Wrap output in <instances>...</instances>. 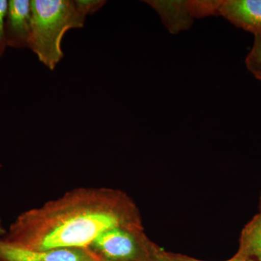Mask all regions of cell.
<instances>
[{
	"mask_svg": "<svg viewBox=\"0 0 261 261\" xmlns=\"http://www.w3.org/2000/svg\"><path fill=\"white\" fill-rule=\"evenodd\" d=\"M170 256L174 261H207L199 260V259L194 258V257L187 256V255H181V254L171 253L168 252ZM225 261H255L253 259L250 258V257L240 256V255H235L234 256L231 257L229 260Z\"/></svg>",
	"mask_w": 261,
	"mask_h": 261,
	"instance_id": "7c38bea8",
	"label": "cell"
},
{
	"mask_svg": "<svg viewBox=\"0 0 261 261\" xmlns=\"http://www.w3.org/2000/svg\"><path fill=\"white\" fill-rule=\"evenodd\" d=\"M6 230L3 227L1 219H0V238H1V237H4L5 233H6Z\"/></svg>",
	"mask_w": 261,
	"mask_h": 261,
	"instance_id": "5bb4252c",
	"label": "cell"
},
{
	"mask_svg": "<svg viewBox=\"0 0 261 261\" xmlns=\"http://www.w3.org/2000/svg\"><path fill=\"white\" fill-rule=\"evenodd\" d=\"M245 64L249 71L261 81V34L255 35L253 45L245 59Z\"/></svg>",
	"mask_w": 261,
	"mask_h": 261,
	"instance_id": "9c48e42d",
	"label": "cell"
},
{
	"mask_svg": "<svg viewBox=\"0 0 261 261\" xmlns=\"http://www.w3.org/2000/svg\"><path fill=\"white\" fill-rule=\"evenodd\" d=\"M259 214H261V194H260V213Z\"/></svg>",
	"mask_w": 261,
	"mask_h": 261,
	"instance_id": "2e32d148",
	"label": "cell"
},
{
	"mask_svg": "<svg viewBox=\"0 0 261 261\" xmlns=\"http://www.w3.org/2000/svg\"><path fill=\"white\" fill-rule=\"evenodd\" d=\"M31 13L28 48L54 70L64 56L61 44L65 33L82 28L86 16L71 0H32Z\"/></svg>",
	"mask_w": 261,
	"mask_h": 261,
	"instance_id": "7a4b0ae2",
	"label": "cell"
},
{
	"mask_svg": "<svg viewBox=\"0 0 261 261\" xmlns=\"http://www.w3.org/2000/svg\"><path fill=\"white\" fill-rule=\"evenodd\" d=\"M31 1L10 0L5 25L7 47L28 48L31 34Z\"/></svg>",
	"mask_w": 261,
	"mask_h": 261,
	"instance_id": "5b68a950",
	"label": "cell"
},
{
	"mask_svg": "<svg viewBox=\"0 0 261 261\" xmlns=\"http://www.w3.org/2000/svg\"><path fill=\"white\" fill-rule=\"evenodd\" d=\"M159 13L170 32L177 33L197 18L194 1H146Z\"/></svg>",
	"mask_w": 261,
	"mask_h": 261,
	"instance_id": "52a82bcc",
	"label": "cell"
},
{
	"mask_svg": "<svg viewBox=\"0 0 261 261\" xmlns=\"http://www.w3.org/2000/svg\"><path fill=\"white\" fill-rule=\"evenodd\" d=\"M237 255L261 261V214H257L243 228Z\"/></svg>",
	"mask_w": 261,
	"mask_h": 261,
	"instance_id": "ba28073f",
	"label": "cell"
},
{
	"mask_svg": "<svg viewBox=\"0 0 261 261\" xmlns=\"http://www.w3.org/2000/svg\"><path fill=\"white\" fill-rule=\"evenodd\" d=\"M88 247L100 261H150L160 248L147 236L143 225L110 228Z\"/></svg>",
	"mask_w": 261,
	"mask_h": 261,
	"instance_id": "3957f363",
	"label": "cell"
},
{
	"mask_svg": "<svg viewBox=\"0 0 261 261\" xmlns=\"http://www.w3.org/2000/svg\"><path fill=\"white\" fill-rule=\"evenodd\" d=\"M219 15L254 36L261 34V0L221 1Z\"/></svg>",
	"mask_w": 261,
	"mask_h": 261,
	"instance_id": "8992f818",
	"label": "cell"
},
{
	"mask_svg": "<svg viewBox=\"0 0 261 261\" xmlns=\"http://www.w3.org/2000/svg\"><path fill=\"white\" fill-rule=\"evenodd\" d=\"M5 51V49L0 48V60H1L2 57H3V55H4Z\"/></svg>",
	"mask_w": 261,
	"mask_h": 261,
	"instance_id": "9a60e30c",
	"label": "cell"
},
{
	"mask_svg": "<svg viewBox=\"0 0 261 261\" xmlns=\"http://www.w3.org/2000/svg\"><path fill=\"white\" fill-rule=\"evenodd\" d=\"M0 261H100L89 247L32 250L0 240Z\"/></svg>",
	"mask_w": 261,
	"mask_h": 261,
	"instance_id": "277c9868",
	"label": "cell"
},
{
	"mask_svg": "<svg viewBox=\"0 0 261 261\" xmlns=\"http://www.w3.org/2000/svg\"><path fill=\"white\" fill-rule=\"evenodd\" d=\"M150 261H174L171 258L168 252L165 251L162 247H160L159 250Z\"/></svg>",
	"mask_w": 261,
	"mask_h": 261,
	"instance_id": "4fadbf2b",
	"label": "cell"
},
{
	"mask_svg": "<svg viewBox=\"0 0 261 261\" xmlns=\"http://www.w3.org/2000/svg\"><path fill=\"white\" fill-rule=\"evenodd\" d=\"M102 0H75L77 8L86 17L88 15L94 14L106 4Z\"/></svg>",
	"mask_w": 261,
	"mask_h": 261,
	"instance_id": "30bf717a",
	"label": "cell"
},
{
	"mask_svg": "<svg viewBox=\"0 0 261 261\" xmlns=\"http://www.w3.org/2000/svg\"><path fill=\"white\" fill-rule=\"evenodd\" d=\"M9 1L0 0V48L6 49L5 37V20L8 13Z\"/></svg>",
	"mask_w": 261,
	"mask_h": 261,
	"instance_id": "8fae6325",
	"label": "cell"
},
{
	"mask_svg": "<svg viewBox=\"0 0 261 261\" xmlns=\"http://www.w3.org/2000/svg\"><path fill=\"white\" fill-rule=\"evenodd\" d=\"M142 225L140 210L126 192L80 187L19 215L2 241L32 250L88 247L106 230Z\"/></svg>",
	"mask_w": 261,
	"mask_h": 261,
	"instance_id": "6da1fadb",
	"label": "cell"
}]
</instances>
